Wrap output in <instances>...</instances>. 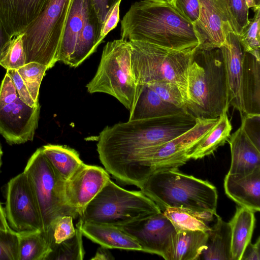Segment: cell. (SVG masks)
Returning a JSON list of instances; mask_svg holds the SVG:
<instances>
[{"label":"cell","instance_id":"1","mask_svg":"<svg viewBox=\"0 0 260 260\" xmlns=\"http://www.w3.org/2000/svg\"><path fill=\"white\" fill-rule=\"evenodd\" d=\"M192 116L128 120L106 126L100 133L97 151L105 170L118 181L136 185L139 159L146 151L191 128Z\"/></svg>","mask_w":260,"mask_h":260},{"label":"cell","instance_id":"2","mask_svg":"<svg viewBox=\"0 0 260 260\" xmlns=\"http://www.w3.org/2000/svg\"><path fill=\"white\" fill-rule=\"evenodd\" d=\"M121 39L139 41L184 52H193L199 41L193 24L169 0H140L121 21Z\"/></svg>","mask_w":260,"mask_h":260},{"label":"cell","instance_id":"3","mask_svg":"<svg viewBox=\"0 0 260 260\" xmlns=\"http://www.w3.org/2000/svg\"><path fill=\"white\" fill-rule=\"evenodd\" d=\"M185 107L195 118L214 119L229 108L223 58L220 48L197 47L187 72Z\"/></svg>","mask_w":260,"mask_h":260},{"label":"cell","instance_id":"4","mask_svg":"<svg viewBox=\"0 0 260 260\" xmlns=\"http://www.w3.org/2000/svg\"><path fill=\"white\" fill-rule=\"evenodd\" d=\"M161 211L181 208L216 214L218 193L206 180L171 169L154 173L138 186Z\"/></svg>","mask_w":260,"mask_h":260},{"label":"cell","instance_id":"5","mask_svg":"<svg viewBox=\"0 0 260 260\" xmlns=\"http://www.w3.org/2000/svg\"><path fill=\"white\" fill-rule=\"evenodd\" d=\"M161 212L141 190L125 189L109 179L84 208L79 219L118 227Z\"/></svg>","mask_w":260,"mask_h":260},{"label":"cell","instance_id":"6","mask_svg":"<svg viewBox=\"0 0 260 260\" xmlns=\"http://www.w3.org/2000/svg\"><path fill=\"white\" fill-rule=\"evenodd\" d=\"M86 87L89 93L110 94L129 112L133 110L141 85L136 83L134 78L128 41L120 39L106 44L96 72Z\"/></svg>","mask_w":260,"mask_h":260},{"label":"cell","instance_id":"7","mask_svg":"<svg viewBox=\"0 0 260 260\" xmlns=\"http://www.w3.org/2000/svg\"><path fill=\"white\" fill-rule=\"evenodd\" d=\"M128 42L136 83L141 86L159 80L171 82L178 87L185 104L187 72L193 52H184L139 41Z\"/></svg>","mask_w":260,"mask_h":260},{"label":"cell","instance_id":"8","mask_svg":"<svg viewBox=\"0 0 260 260\" xmlns=\"http://www.w3.org/2000/svg\"><path fill=\"white\" fill-rule=\"evenodd\" d=\"M72 0H50L22 33L25 64L36 62L52 68L58 54Z\"/></svg>","mask_w":260,"mask_h":260},{"label":"cell","instance_id":"9","mask_svg":"<svg viewBox=\"0 0 260 260\" xmlns=\"http://www.w3.org/2000/svg\"><path fill=\"white\" fill-rule=\"evenodd\" d=\"M34 187L41 213L43 231L47 232L59 217L79 215L70 207L64 192L65 181L53 167L42 147L36 150L24 169Z\"/></svg>","mask_w":260,"mask_h":260},{"label":"cell","instance_id":"10","mask_svg":"<svg viewBox=\"0 0 260 260\" xmlns=\"http://www.w3.org/2000/svg\"><path fill=\"white\" fill-rule=\"evenodd\" d=\"M214 119L196 118L189 129L157 147L151 148L140 156L138 164L136 186L138 187L152 173L178 169L189 160L188 154L216 123Z\"/></svg>","mask_w":260,"mask_h":260},{"label":"cell","instance_id":"11","mask_svg":"<svg viewBox=\"0 0 260 260\" xmlns=\"http://www.w3.org/2000/svg\"><path fill=\"white\" fill-rule=\"evenodd\" d=\"M5 210L8 224L14 231H43V221L32 183L25 172L12 178L6 188Z\"/></svg>","mask_w":260,"mask_h":260},{"label":"cell","instance_id":"12","mask_svg":"<svg viewBox=\"0 0 260 260\" xmlns=\"http://www.w3.org/2000/svg\"><path fill=\"white\" fill-rule=\"evenodd\" d=\"M200 12L193 24L199 41L198 48L210 50L219 48L226 35L234 31L228 0H199Z\"/></svg>","mask_w":260,"mask_h":260},{"label":"cell","instance_id":"13","mask_svg":"<svg viewBox=\"0 0 260 260\" xmlns=\"http://www.w3.org/2000/svg\"><path fill=\"white\" fill-rule=\"evenodd\" d=\"M118 228L134 238L141 246L142 251L162 257L177 233L162 212Z\"/></svg>","mask_w":260,"mask_h":260},{"label":"cell","instance_id":"14","mask_svg":"<svg viewBox=\"0 0 260 260\" xmlns=\"http://www.w3.org/2000/svg\"><path fill=\"white\" fill-rule=\"evenodd\" d=\"M40 111L39 103L31 107L18 96L14 102L0 109V134L10 145L32 141Z\"/></svg>","mask_w":260,"mask_h":260},{"label":"cell","instance_id":"15","mask_svg":"<svg viewBox=\"0 0 260 260\" xmlns=\"http://www.w3.org/2000/svg\"><path fill=\"white\" fill-rule=\"evenodd\" d=\"M109 179L106 170L82 163L65 181V197L68 205L80 216Z\"/></svg>","mask_w":260,"mask_h":260},{"label":"cell","instance_id":"16","mask_svg":"<svg viewBox=\"0 0 260 260\" xmlns=\"http://www.w3.org/2000/svg\"><path fill=\"white\" fill-rule=\"evenodd\" d=\"M223 58L228 89L229 106L245 115L242 94V59L244 53L238 35L234 31L226 35L219 48Z\"/></svg>","mask_w":260,"mask_h":260},{"label":"cell","instance_id":"17","mask_svg":"<svg viewBox=\"0 0 260 260\" xmlns=\"http://www.w3.org/2000/svg\"><path fill=\"white\" fill-rule=\"evenodd\" d=\"M50 0H0V19L13 38L22 33L44 10Z\"/></svg>","mask_w":260,"mask_h":260},{"label":"cell","instance_id":"18","mask_svg":"<svg viewBox=\"0 0 260 260\" xmlns=\"http://www.w3.org/2000/svg\"><path fill=\"white\" fill-rule=\"evenodd\" d=\"M226 196L239 206L260 211V168L244 174H228L224 179Z\"/></svg>","mask_w":260,"mask_h":260},{"label":"cell","instance_id":"19","mask_svg":"<svg viewBox=\"0 0 260 260\" xmlns=\"http://www.w3.org/2000/svg\"><path fill=\"white\" fill-rule=\"evenodd\" d=\"M129 113L128 120L169 119L192 115L186 108L178 107L163 100L146 85H141L138 98Z\"/></svg>","mask_w":260,"mask_h":260},{"label":"cell","instance_id":"20","mask_svg":"<svg viewBox=\"0 0 260 260\" xmlns=\"http://www.w3.org/2000/svg\"><path fill=\"white\" fill-rule=\"evenodd\" d=\"M231 160L229 174H244L260 168V150L258 149L240 127L228 140Z\"/></svg>","mask_w":260,"mask_h":260},{"label":"cell","instance_id":"21","mask_svg":"<svg viewBox=\"0 0 260 260\" xmlns=\"http://www.w3.org/2000/svg\"><path fill=\"white\" fill-rule=\"evenodd\" d=\"M92 0H72L58 54V61L68 65L84 26Z\"/></svg>","mask_w":260,"mask_h":260},{"label":"cell","instance_id":"22","mask_svg":"<svg viewBox=\"0 0 260 260\" xmlns=\"http://www.w3.org/2000/svg\"><path fill=\"white\" fill-rule=\"evenodd\" d=\"M80 228L83 236L108 249L142 251L134 238L117 226L81 220Z\"/></svg>","mask_w":260,"mask_h":260},{"label":"cell","instance_id":"23","mask_svg":"<svg viewBox=\"0 0 260 260\" xmlns=\"http://www.w3.org/2000/svg\"><path fill=\"white\" fill-rule=\"evenodd\" d=\"M242 94L245 114H260V60L245 51L242 59Z\"/></svg>","mask_w":260,"mask_h":260},{"label":"cell","instance_id":"24","mask_svg":"<svg viewBox=\"0 0 260 260\" xmlns=\"http://www.w3.org/2000/svg\"><path fill=\"white\" fill-rule=\"evenodd\" d=\"M102 27L91 2L68 66L77 67L96 51Z\"/></svg>","mask_w":260,"mask_h":260},{"label":"cell","instance_id":"25","mask_svg":"<svg viewBox=\"0 0 260 260\" xmlns=\"http://www.w3.org/2000/svg\"><path fill=\"white\" fill-rule=\"evenodd\" d=\"M208 232L182 231L176 233L163 257L166 260H198L206 247Z\"/></svg>","mask_w":260,"mask_h":260},{"label":"cell","instance_id":"26","mask_svg":"<svg viewBox=\"0 0 260 260\" xmlns=\"http://www.w3.org/2000/svg\"><path fill=\"white\" fill-rule=\"evenodd\" d=\"M229 223L231 231L232 260H241L245 248L251 242L255 223L254 212L237 206Z\"/></svg>","mask_w":260,"mask_h":260},{"label":"cell","instance_id":"27","mask_svg":"<svg viewBox=\"0 0 260 260\" xmlns=\"http://www.w3.org/2000/svg\"><path fill=\"white\" fill-rule=\"evenodd\" d=\"M216 221L208 231L206 247L199 259L232 260L231 231L229 222H226L217 214Z\"/></svg>","mask_w":260,"mask_h":260},{"label":"cell","instance_id":"28","mask_svg":"<svg viewBox=\"0 0 260 260\" xmlns=\"http://www.w3.org/2000/svg\"><path fill=\"white\" fill-rule=\"evenodd\" d=\"M227 112L224 111L220 115L215 125L188 154L189 159L208 156L228 141L232 126Z\"/></svg>","mask_w":260,"mask_h":260},{"label":"cell","instance_id":"29","mask_svg":"<svg viewBox=\"0 0 260 260\" xmlns=\"http://www.w3.org/2000/svg\"><path fill=\"white\" fill-rule=\"evenodd\" d=\"M163 213L171 221L177 232L182 231L208 232V224L213 219V213L181 208H169Z\"/></svg>","mask_w":260,"mask_h":260},{"label":"cell","instance_id":"30","mask_svg":"<svg viewBox=\"0 0 260 260\" xmlns=\"http://www.w3.org/2000/svg\"><path fill=\"white\" fill-rule=\"evenodd\" d=\"M42 148L50 164L65 181L83 163L79 153L67 146L49 144Z\"/></svg>","mask_w":260,"mask_h":260},{"label":"cell","instance_id":"31","mask_svg":"<svg viewBox=\"0 0 260 260\" xmlns=\"http://www.w3.org/2000/svg\"><path fill=\"white\" fill-rule=\"evenodd\" d=\"M18 234V260H46L51 249L44 232L35 231Z\"/></svg>","mask_w":260,"mask_h":260},{"label":"cell","instance_id":"32","mask_svg":"<svg viewBox=\"0 0 260 260\" xmlns=\"http://www.w3.org/2000/svg\"><path fill=\"white\" fill-rule=\"evenodd\" d=\"M81 220L76 224L74 236L54 245L46 260H82L84 256Z\"/></svg>","mask_w":260,"mask_h":260},{"label":"cell","instance_id":"33","mask_svg":"<svg viewBox=\"0 0 260 260\" xmlns=\"http://www.w3.org/2000/svg\"><path fill=\"white\" fill-rule=\"evenodd\" d=\"M254 12L253 18L249 20L238 37L244 51L251 54L260 60V8Z\"/></svg>","mask_w":260,"mask_h":260},{"label":"cell","instance_id":"34","mask_svg":"<svg viewBox=\"0 0 260 260\" xmlns=\"http://www.w3.org/2000/svg\"><path fill=\"white\" fill-rule=\"evenodd\" d=\"M48 68L45 65L36 62L25 64L17 70L28 91L36 103L38 102L41 82Z\"/></svg>","mask_w":260,"mask_h":260},{"label":"cell","instance_id":"35","mask_svg":"<svg viewBox=\"0 0 260 260\" xmlns=\"http://www.w3.org/2000/svg\"><path fill=\"white\" fill-rule=\"evenodd\" d=\"M73 219L71 216H62L54 222L47 232H44L50 248L74 236L76 228L73 225Z\"/></svg>","mask_w":260,"mask_h":260},{"label":"cell","instance_id":"36","mask_svg":"<svg viewBox=\"0 0 260 260\" xmlns=\"http://www.w3.org/2000/svg\"><path fill=\"white\" fill-rule=\"evenodd\" d=\"M146 85L152 89L163 100L178 107L186 108L182 94L175 84L168 81L159 80L153 81Z\"/></svg>","mask_w":260,"mask_h":260},{"label":"cell","instance_id":"37","mask_svg":"<svg viewBox=\"0 0 260 260\" xmlns=\"http://www.w3.org/2000/svg\"><path fill=\"white\" fill-rule=\"evenodd\" d=\"M23 33L12 38L10 47L0 65L6 70H18L25 64V56L22 44Z\"/></svg>","mask_w":260,"mask_h":260},{"label":"cell","instance_id":"38","mask_svg":"<svg viewBox=\"0 0 260 260\" xmlns=\"http://www.w3.org/2000/svg\"><path fill=\"white\" fill-rule=\"evenodd\" d=\"M19 234L0 229V260L19 259Z\"/></svg>","mask_w":260,"mask_h":260},{"label":"cell","instance_id":"39","mask_svg":"<svg viewBox=\"0 0 260 260\" xmlns=\"http://www.w3.org/2000/svg\"><path fill=\"white\" fill-rule=\"evenodd\" d=\"M229 10L232 19L234 31L241 34L249 22V8L246 0H228Z\"/></svg>","mask_w":260,"mask_h":260},{"label":"cell","instance_id":"40","mask_svg":"<svg viewBox=\"0 0 260 260\" xmlns=\"http://www.w3.org/2000/svg\"><path fill=\"white\" fill-rule=\"evenodd\" d=\"M241 118V126L254 145L260 150V114H246Z\"/></svg>","mask_w":260,"mask_h":260},{"label":"cell","instance_id":"41","mask_svg":"<svg viewBox=\"0 0 260 260\" xmlns=\"http://www.w3.org/2000/svg\"><path fill=\"white\" fill-rule=\"evenodd\" d=\"M174 8L192 24L198 19L200 12L199 0H169Z\"/></svg>","mask_w":260,"mask_h":260},{"label":"cell","instance_id":"42","mask_svg":"<svg viewBox=\"0 0 260 260\" xmlns=\"http://www.w3.org/2000/svg\"><path fill=\"white\" fill-rule=\"evenodd\" d=\"M7 73L11 77L20 100L29 107H35L39 102L33 100L17 70L8 69Z\"/></svg>","mask_w":260,"mask_h":260},{"label":"cell","instance_id":"43","mask_svg":"<svg viewBox=\"0 0 260 260\" xmlns=\"http://www.w3.org/2000/svg\"><path fill=\"white\" fill-rule=\"evenodd\" d=\"M18 95L10 75L6 73L0 85V109L14 102Z\"/></svg>","mask_w":260,"mask_h":260},{"label":"cell","instance_id":"44","mask_svg":"<svg viewBox=\"0 0 260 260\" xmlns=\"http://www.w3.org/2000/svg\"><path fill=\"white\" fill-rule=\"evenodd\" d=\"M121 0H92L100 23L103 25L113 7Z\"/></svg>","mask_w":260,"mask_h":260},{"label":"cell","instance_id":"45","mask_svg":"<svg viewBox=\"0 0 260 260\" xmlns=\"http://www.w3.org/2000/svg\"><path fill=\"white\" fill-rule=\"evenodd\" d=\"M121 1L113 7L109 16L102 25L99 38L101 43L106 36L116 27L119 21V7Z\"/></svg>","mask_w":260,"mask_h":260},{"label":"cell","instance_id":"46","mask_svg":"<svg viewBox=\"0 0 260 260\" xmlns=\"http://www.w3.org/2000/svg\"><path fill=\"white\" fill-rule=\"evenodd\" d=\"M0 19V62L6 55L12 40Z\"/></svg>","mask_w":260,"mask_h":260},{"label":"cell","instance_id":"47","mask_svg":"<svg viewBox=\"0 0 260 260\" xmlns=\"http://www.w3.org/2000/svg\"><path fill=\"white\" fill-rule=\"evenodd\" d=\"M241 260H260V237L254 244L250 242L245 248Z\"/></svg>","mask_w":260,"mask_h":260},{"label":"cell","instance_id":"48","mask_svg":"<svg viewBox=\"0 0 260 260\" xmlns=\"http://www.w3.org/2000/svg\"><path fill=\"white\" fill-rule=\"evenodd\" d=\"M113 259H114V257L108 250V248L102 246L98 248L95 255L91 258V259L95 260H108Z\"/></svg>","mask_w":260,"mask_h":260},{"label":"cell","instance_id":"49","mask_svg":"<svg viewBox=\"0 0 260 260\" xmlns=\"http://www.w3.org/2000/svg\"><path fill=\"white\" fill-rule=\"evenodd\" d=\"M0 229L4 231H12L7 222L5 212L0 203Z\"/></svg>","mask_w":260,"mask_h":260},{"label":"cell","instance_id":"50","mask_svg":"<svg viewBox=\"0 0 260 260\" xmlns=\"http://www.w3.org/2000/svg\"><path fill=\"white\" fill-rule=\"evenodd\" d=\"M246 1L247 2V6L249 8H253V9H254L255 5H254L253 0H246Z\"/></svg>","mask_w":260,"mask_h":260},{"label":"cell","instance_id":"51","mask_svg":"<svg viewBox=\"0 0 260 260\" xmlns=\"http://www.w3.org/2000/svg\"><path fill=\"white\" fill-rule=\"evenodd\" d=\"M255 8L253 9V11H255L256 10L260 8V0H253Z\"/></svg>","mask_w":260,"mask_h":260},{"label":"cell","instance_id":"52","mask_svg":"<svg viewBox=\"0 0 260 260\" xmlns=\"http://www.w3.org/2000/svg\"><path fill=\"white\" fill-rule=\"evenodd\" d=\"M2 156H3V150H2V145L0 143V169H1V167L2 166Z\"/></svg>","mask_w":260,"mask_h":260}]
</instances>
